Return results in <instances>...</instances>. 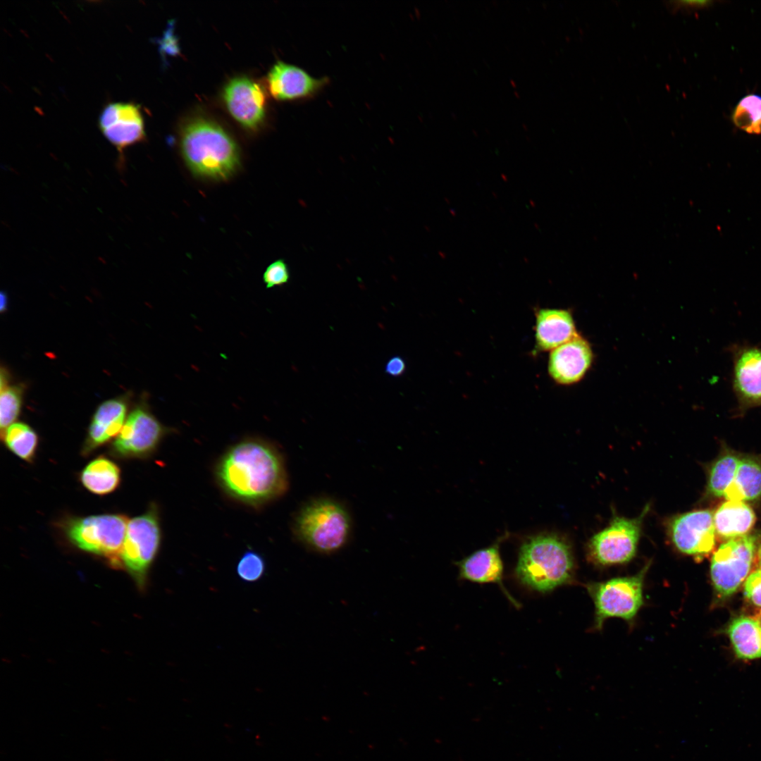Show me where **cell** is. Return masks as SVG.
<instances>
[{
	"label": "cell",
	"mask_w": 761,
	"mask_h": 761,
	"mask_svg": "<svg viewBox=\"0 0 761 761\" xmlns=\"http://www.w3.org/2000/svg\"><path fill=\"white\" fill-rule=\"evenodd\" d=\"M593 357L588 342L577 334L571 340L551 351L548 373L557 383L571 385L577 383L590 367Z\"/></svg>",
	"instance_id": "cell-15"
},
{
	"label": "cell",
	"mask_w": 761,
	"mask_h": 761,
	"mask_svg": "<svg viewBox=\"0 0 761 761\" xmlns=\"http://www.w3.org/2000/svg\"><path fill=\"white\" fill-rule=\"evenodd\" d=\"M733 361L732 386L737 411L761 407V347L734 345L730 347Z\"/></svg>",
	"instance_id": "cell-13"
},
{
	"label": "cell",
	"mask_w": 761,
	"mask_h": 761,
	"mask_svg": "<svg viewBox=\"0 0 761 761\" xmlns=\"http://www.w3.org/2000/svg\"><path fill=\"white\" fill-rule=\"evenodd\" d=\"M180 150L188 168L202 178L225 180L240 165L235 140L219 125L205 118L193 119L184 126Z\"/></svg>",
	"instance_id": "cell-2"
},
{
	"label": "cell",
	"mask_w": 761,
	"mask_h": 761,
	"mask_svg": "<svg viewBox=\"0 0 761 761\" xmlns=\"http://www.w3.org/2000/svg\"><path fill=\"white\" fill-rule=\"evenodd\" d=\"M265 571V562L257 552L248 550L243 554L237 565L239 577L247 582L259 580Z\"/></svg>",
	"instance_id": "cell-28"
},
{
	"label": "cell",
	"mask_w": 761,
	"mask_h": 761,
	"mask_svg": "<svg viewBox=\"0 0 761 761\" xmlns=\"http://www.w3.org/2000/svg\"><path fill=\"white\" fill-rule=\"evenodd\" d=\"M727 633L738 658L761 657V624L757 620L745 616L737 617L729 624Z\"/></svg>",
	"instance_id": "cell-23"
},
{
	"label": "cell",
	"mask_w": 761,
	"mask_h": 761,
	"mask_svg": "<svg viewBox=\"0 0 761 761\" xmlns=\"http://www.w3.org/2000/svg\"><path fill=\"white\" fill-rule=\"evenodd\" d=\"M536 310L535 352L552 351L578 334L569 311L549 308Z\"/></svg>",
	"instance_id": "cell-19"
},
{
	"label": "cell",
	"mask_w": 761,
	"mask_h": 761,
	"mask_svg": "<svg viewBox=\"0 0 761 761\" xmlns=\"http://www.w3.org/2000/svg\"><path fill=\"white\" fill-rule=\"evenodd\" d=\"M461 579L478 583H495L516 607L519 603L509 594L503 583V565L495 543L479 550L457 562Z\"/></svg>",
	"instance_id": "cell-18"
},
{
	"label": "cell",
	"mask_w": 761,
	"mask_h": 761,
	"mask_svg": "<svg viewBox=\"0 0 761 761\" xmlns=\"http://www.w3.org/2000/svg\"><path fill=\"white\" fill-rule=\"evenodd\" d=\"M667 531L674 546L695 557L710 553L715 545L714 514L709 509L688 512L672 517Z\"/></svg>",
	"instance_id": "cell-12"
},
{
	"label": "cell",
	"mask_w": 761,
	"mask_h": 761,
	"mask_svg": "<svg viewBox=\"0 0 761 761\" xmlns=\"http://www.w3.org/2000/svg\"><path fill=\"white\" fill-rule=\"evenodd\" d=\"M215 476L228 496L252 507L279 497L288 486L281 453L260 438H246L228 449L216 465Z\"/></svg>",
	"instance_id": "cell-1"
},
{
	"label": "cell",
	"mask_w": 761,
	"mask_h": 761,
	"mask_svg": "<svg viewBox=\"0 0 761 761\" xmlns=\"http://www.w3.org/2000/svg\"><path fill=\"white\" fill-rule=\"evenodd\" d=\"M351 529L347 510L330 499L307 504L296 515L293 532L305 546L320 553H332L347 543Z\"/></svg>",
	"instance_id": "cell-4"
},
{
	"label": "cell",
	"mask_w": 761,
	"mask_h": 761,
	"mask_svg": "<svg viewBox=\"0 0 761 761\" xmlns=\"http://www.w3.org/2000/svg\"><path fill=\"white\" fill-rule=\"evenodd\" d=\"M650 563L633 576L590 583L587 590L595 605L594 627L602 628L608 618L618 617L631 622L643 605V583Z\"/></svg>",
	"instance_id": "cell-6"
},
{
	"label": "cell",
	"mask_w": 761,
	"mask_h": 761,
	"mask_svg": "<svg viewBox=\"0 0 761 761\" xmlns=\"http://www.w3.org/2000/svg\"><path fill=\"white\" fill-rule=\"evenodd\" d=\"M405 371L406 363L404 359L398 355L391 357L385 366V372L392 377H400Z\"/></svg>",
	"instance_id": "cell-32"
},
{
	"label": "cell",
	"mask_w": 761,
	"mask_h": 761,
	"mask_svg": "<svg viewBox=\"0 0 761 761\" xmlns=\"http://www.w3.org/2000/svg\"><path fill=\"white\" fill-rule=\"evenodd\" d=\"M6 305H7L6 295L4 294V292H1V307H0V309H1V311H4L6 309Z\"/></svg>",
	"instance_id": "cell-33"
},
{
	"label": "cell",
	"mask_w": 761,
	"mask_h": 761,
	"mask_svg": "<svg viewBox=\"0 0 761 761\" xmlns=\"http://www.w3.org/2000/svg\"><path fill=\"white\" fill-rule=\"evenodd\" d=\"M223 98L231 116L244 127L254 130L263 122L266 96L258 83L245 77L233 78L225 85Z\"/></svg>",
	"instance_id": "cell-14"
},
{
	"label": "cell",
	"mask_w": 761,
	"mask_h": 761,
	"mask_svg": "<svg viewBox=\"0 0 761 761\" xmlns=\"http://www.w3.org/2000/svg\"><path fill=\"white\" fill-rule=\"evenodd\" d=\"M128 522L124 514H104L70 518L63 529L77 547L107 559L113 567H120Z\"/></svg>",
	"instance_id": "cell-5"
},
{
	"label": "cell",
	"mask_w": 761,
	"mask_h": 761,
	"mask_svg": "<svg viewBox=\"0 0 761 761\" xmlns=\"http://www.w3.org/2000/svg\"><path fill=\"white\" fill-rule=\"evenodd\" d=\"M171 429L163 425L145 402L136 406L110 447L119 459H144L151 456Z\"/></svg>",
	"instance_id": "cell-9"
},
{
	"label": "cell",
	"mask_w": 761,
	"mask_h": 761,
	"mask_svg": "<svg viewBox=\"0 0 761 761\" xmlns=\"http://www.w3.org/2000/svg\"><path fill=\"white\" fill-rule=\"evenodd\" d=\"M128 404L117 397L103 402L97 408L83 443L81 452L88 456L118 435L125 421Z\"/></svg>",
	"instance_id": "cell-17"
},
{
	"label": "cell",
	"mask_w": 761,
	"mask_h": 761,
	"mask_svg": "<svg viewBox=\"0 0 761 761\" xmlns=\"http://www.w3.org/2000/svg\"><path fill=\"white\" fill-rule=\"evenodd\" d=\"M5 371H1L0 383V428L2 434L19 416L22 406L23 388L8 385Z\"/></svg>",
	"instance_id": "cell-26"
},
{
	"label": "cell",
	"mask_w": 761,
	"mask_h": 761,
	"mask_svg": "<svg viewBox=\"0 0 761 761\" xmlns=\"http://www.w3.org/2000/svg\"><path fill=\"white\" fill-rule=\"evenodd\" d=\"M744 594L750 602L761 607V569L753 571L746 578Z\"/></svg>",
	"instance_id": "cell-30"
},
{
	"label": "cell",
	"mask_w": 761,
	"mask_h": 761,
	"mask_svg": "<svg viewBox=\"0 0 761 761\" xmlns=\"http://www.w3.org/2000/svg\"><path fill=\"white\" fill-rule=\"evenodd\" d=\"M649 505L636 518L615 516L609 526L594 535L588 543V557L600 566L629 562L636 555L643 521Z\"/></svg>",
	"instance_id": "cell-8"
},
{
	"label": "cell",
	"mask_w": 761,
	"mask_h": 761,
	"mask_svg": "<svg viewBox=\"0 0 761 761\" xmlns=\"http://www.w3.org/2000/svg\"><path fill=\"white\" fill-rule=\"evenodd\" d=\"M733 121L741 130L750 134H761V96L750 94L737 104Z\"/></svg>",
	"instance_id": "cell-27"
},
{
	"label": "cell",
	"mask_w": 761,
	"mask_h": 761,
	"mask_svg": "<svg viewBox=\"0 0 761 761\" xmlns=\"http://www.w3.org/2000/svg\"><path fill=\"white\" fill-rule=\"evenodd\" d=\"M758 558H759L760 565L761 566V546H760V547L759 549V551H758Z\"/></svg>",
	"instance_id": "cell-34"
},
{
	"label": "cell",
	"mask_w": 761,
	"mask_h": 761,
	"mask_svg": "<svg viewBox=\"0 0 761 761\" xmlns=\"http://www.w3.org/2000/svg\"><path fill=\"white\" fill-rule=\"evenodd\" d=\"M120 474L117 464L106 457L99 456L84 467L80 472V480L90 493L105 495L118 488L120 483Z\"/></svg>",
	"instance_id": "cell-21"
},
{
	"label": "cell",
	"mask_w": 761,
	"mask_h": 761,
	"mask_svg": "<svg viewBox=\"0 0 761 761\" xmlns=\"http://www.w3.org/2000/svg\"><path fill=\"white\" fill-rule=\"evenodd\" d=\"M6 447L22 460L33 462L39 443L37 433L29 425L17 422L8 426L1 435Z\"/></svg>",
	"instance_id": "cell-24"
},
{
	"label": "cell",
	"mask_w": 761,
	"mask_h": 761,
	"mask_svg": "<svg viewBox=\"0 0 761 761\" xmlns=\"http://www.w3.org/2000/svg\"><path fill=\"white\" fill-rule=\"evenodd\" d=\"M173 24V22L168 23L162 37L158 40L159 51L164 56L166 55L175 56L180 51L178 40L174 34Z\"/></svg>",
	"instance_id": "cell-31"
},
{
	"label": "cell",
	"mask_w": 761,
	"mask_h": 761,
	"mask_svg": "<svg viewBox=\"0 0 761 761\" xmlns=\"http://www.w3.org/2000/svg\"><path fill=\"white\" fill-rule=\"evenodd\" d=\"M757 540L756 536L749 534L728 540L713 554L710 574L720 596L734 594L746 579L755 557Z\"/></svg>",
	"instance_id": "cell-10"
},
{
	"label": "cell",
	"mask_w": 761,
	"mask_h": 761,
	"mask_svg": "<svg viewBox=\"0 0 761 761\" xmlns=\"http://www.w3.org/2000/svg\"><path fill=\"white\" fill-rule=\"evenodd\" d=\"M267 82L275 99L292 100L314 96L327 84L328 79L314 78L297 66L278 61L268 72Z\"/></svg>",
	"instance_id": "cell-16"
},
{
	"label": "cell",
	"mask_w": 761,
	"mask_h": 761,
	"mask_svg": "<svg viewBox=\"0 0 761 761\" xmlns=\"http://www.w3.org/2000/svg\"><path fill=\"white\" fill-rule=\"evenodd\" d=\"M161 540L159 512L157 505L152 503L144 513L128 521L120 553L121 564L140 589L145 588L148 571L159 552Z\"/></svg>",
	"instance_id": "cell-7"
},
{
	"label": "cell",
	"mask_w": 761,
	"mask_h": 761,
	"mask_svg": "<svg viewBox=\"0 0 761 761\" xmlns=\"http://www.w3.org/2000/svg\"><path fill=\"white\" fill-rule=\"evenodd\" d=\"M289 279V269L283 259L271 263L263 275V280L267 288L283 285L287 283Z\"/></svg>",
	"instance_id": "cell-29"
},
{
	"label": "cell",
	"mask_w": 761,
	"mask_h": 761,
	"mask_svg": "<svg viewBox=\"0 0 761 761\" xmlns=\"http://www.w3.org/2000/svg\"><path fill=\"white\" fill-rule=\"evenodd\" d=\"M741 458L734 453L726 452L712 464L707 483V494L710 497L724 496L732 483Z\"/></svg>",
	"instance_id": "cell-25"
},
{
	"label": "cell",
	"mask_w": 761,
	"mask_h": 761,
	"mask_svg": "<svg viewBox=\"0 0 761 761\" xmlns=\"http://www.w3.org/2000/svg\"><path fill=\"white\" fill-rule=\"evenodd\" d=\"M99 127L118 153V169L125 165L124 151L145 140L140 108L132 102L109 103L99 117Z\"/></svg>",
	"instance_id": "cell-11"
},
{
	"label": "cell",
	"mask_w": 761,
	"mask_h": 761,
	"mask_svg": "<svg viewBox=\"0 0 761 761\" xmlns=\"http://www.w3.org/2000/svg\"><path fill=\"white\" fill-rule=\"evenodd\" d=\"M724 497L727 500L753 501L761 497V462L753 457L741 458L732 483Z\"/></svg>",
	"instance_id": "cell-22"
},
{
	"label": "cell",
	"mask_w": 761,
	"mask_h": 761,
	"mask_svg": "<svg viewBox=\"0 0 761 761\" xmlns=\"http://www.w3.org/2000/svg\"><path fill=\"white\" fill-rule=\"evenodd\" d=\"M755 522L753 510L741 501L727 500L714 514L716 534L727 540L747 535Z\"/></svg>",
	"instance_id": "cell-20"
},
{
	"label": "cell",
	"mask_w": 761,
	"mask_h": 761,
	"mask_svg": "<svg viewBox=\"0 0 761 761\" xmlns=\"http://www.w3.org/2000/svg\"><path fill=\"white\" fill-rule=\"evenodd\" d=\"M574 571V559L568 543L557 536L545 534L524 542L514 574L528 590L547 593L569 584Z\"/></svg>",
	"instance_id": "cell-3"
}]
</instances>
